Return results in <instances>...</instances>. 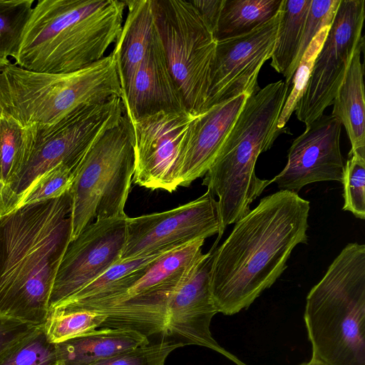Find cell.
Instances as JSON below:
<instances>
[{"label": "cell", "instance_id": "obj_1", "mask_svg": "<svg viewBox=\"0 0 365 365\" xmlns=\"http://www.w3.org/2000/svg\"><path fill=\"white\" fill-rule=\"evenodd\" d=\"M309 202L279 190L264 197L235 223L217 247L210 270V292L218 313L247 309L287 269L294 248L308 241Z\"/></svg>", "mask_w": 365, "mask_h": 365}, {"label": "cell", "instance_id": "obj_2", "mask_svg": "<svg viewBox=\"0 0 365 365\" xmlns=\"http://www.w3.org/2000/svg\"><path fill=\"white\" fill-rule=\"evenodd\" d=\"M71 196L24 205L0 217V314L43 324L71 242Z\"/></svg>", "mask_w": 365, "mask_h": 365}, {"label": "cell", "instance_id": "obj_3", "mask_svg": "<svg viewBox=\"0 0 365 365\" xmlns=\"http://www.w3.org/2000/svg\"><path fill=\"white\" fill-rule=\"evenodd\" d=\"M125 1H36L14 63L27 70L67 73L105 57L123 27Z\"/></svg>", "mask_w": 365, "mask_h": 365}, {"label": "cell", "instance_id": "obj_4", "mask_svg": "<svg viewBox=\"0 0 365 365\" xmlns=\"http://www.w3.org/2000/svg\"><path fill=\"white\" fill-rule=\"evenodd\" d=\"M284 81L267 84L250 96L203 176L217 203L223 229L250 211V205L272 182L255 174L259 155L268 150L278 135L286 133L277 122L288 95Z\"/></svg>", "mask_w": 365, "mask_h": 365}, {"label": "cell", "instance_id": "obj_5", "mask_svg": "<svg viewBox=\"0 0 365 365\" xmlns=\"http://www.w3.org/2000/svg\"><path fill=\"white\" fill-rule=\"evenodd\" d=\"M312 359L365 365V245H346L306 298Z\"/></svg>", "mask_w": 365, "mask_h": 365}, {"label": "cell", "instance_id": "obj_6", "mask_svg": "<svg viewBox=\"0 0 365 365\" xmlns=\"http://www.w3.org/2000/svg\"><path fill=\"white\" fill-rule=\"evenodd\" d=\"M122 98L113 53L67 73L33 71L10 63L0 71V112L23 127L50 128L78 110Z\"/></svg>", "mask_w": 365, "mask_h": 365}, {"label": "cell", "instance_id": "obj_7", "mask_svg": "<svg viewBox=\"0 0 365 365\" xmlns=\"http://www.w3.org/2000/svg\"><path fill=\"white\" fill-rule=\"evenodd\" d=\"M135 171L132 124L124 114L83 157L70 188L71 241L96 220L126 215Z\"/></svg>", "mask_w": 365, "mask_h": 365}, {"label": "cell", "instance_id": "obj_8", "mask_svg": "<svg viewBox=\"0 0 365 365\" xmlns=\"http://www.w3.org/2000/svg\"><path fill=\"white\" fill-rule=\"evenodd\" d=\"M205 240L171 250L153 261L143 274L113 297L78 305L69 309L101 314V327L125 329L146 336L163 334L170 299L179 284L202 257Z\"/></svg>", "mask_w": 365, "mask_h": 365}, {"label": "cell", "instance_id": "obj_9", "mask_svg": "<svg viewBox=\"0 0 365 365\" xmlns=\"http://www.w3.org/2000/svg\"><path fill=\"white\" fill-rule=\"evenodd\" d=\"M123 114L121 98L113 97L83 106L50 128H26L25 163L6 189V214L46 173L62 165L77 168L96 138Z\"/></svg>", "mask_w": 365, "mask_h": 365}, {"label": "cell", "instance_id": "obj_10", "mask_svg": "<svg viewBox=\"0 0 365 365\" xmlns=\"http://www.w3.org/2000/svg\"><path fill=\"white\" fill-rule=\"evenodd\" d=\"M168 65L186 110L201 113L207 98L217 41L192 1L152 0Z\"/></svg>", "mask_w": 365, "mask_h": 365}, {"label": "cell", "instance_id": "obj_11", "mask_svg": "<svg viewBox=\"0 0 365 365\" xmlns=\"http://www.w3.org/2000/svg\"><path fill=\"white\" fill-rule=\"evenodd\" d=\"M364 0H341L315 59L305 91L297 103V119L307 128L333 103L352 56L364 38Z\"/></svg>", "mask_w": 365, "mask_h": 365}, {"label": "cell", "instance_id": "obj_12", "mask_svg": "<svg viewBox=\"0 0 365 365\" xmlns=\"http://www.w3.org/2000/svg\"><path fill=\"white\" fill-rule=\"evenodd\" d=\"M217 200L208 190L200 197L160 212L128 217L120 259L178 247L224 233Z\"/></svg>", "mask_w": 365, "mask_h": 365}, {"label": "cell", "instance_id": "obj_13", "mask_svg": "<svg viewBox=\"0 0 365 365\" xmlns=\"http://www.w3.org/2000/svg\"><path fill=\"white\" fill-rule=\"evenodd\" d=\"M195 115L187 110L160 112L133 122L135 184L151 190L175 191Z\"/></svg>", "mask_w": 365, "mask_h": 365}, {"label": "cell", "instance_id": "obj_14", "mask_svg": "<svg viewBox=\"0 0 365 365\" xmlns=\"http://www.w3.org/2000/svg\"><path fill=\"white\" fill-rule=\"evenodd\" d=\"M128 216L96 220L71 241L53 285L49 311L56 309L120 259Z\"/></svg>", "mask_w": 365, "mask_h": 365}, {"label": "cell", "instance_id": "obj_15", "mask_svg": "<svg viewBox=\"0 0 365 365\" xmlns=\"http://www.w3.org/2000/svg\"><path fill=\"white\" fill-rule=\"evenodd\" d=\"M279 20L280 10L249 34L217 41L203 110L242 93L252 96L259 90L258 74L271 58Z\"/></svg>", "mask_w": 365, "mask_h": 365}, {"label": "cell", "instance_id": "obj_16", "mask_svg": "<svg viewBox=\"0 0 365 365\" xmlns=\"http://www.w3.org/2000/svg\"><path fill=\"white\" fill-rule=\"evenodd\" d=\"M217 239L203 254L173 294L168 307L166 326L163 334L168 340L185 345L208 348L236 365H247L214 339L211 321L218 313L210 292V270Z\"/></svg>", "mask_w": 365, "mask_h": 365}, {"label": "cell", "instance_id": "obj_17", "mask_svg": "<svg viewBox=\"0 0 365 365\" xmlns=\"http://www.w3.org/2000/svg\"><path fill=\"white\" fill-rule=\"evenodd\" d=\"M341 123L322 115L295 138L284 169L272 180L281 190L298 192L305 185L321 181L342 182L345 162L340 149Z\"/></svg>", "mask_w": 365, "mask_h": 365}, {"label": "cell", "instance_id": "obj_18", "mask_svg": "<svg viewBox=\"0 0 365 365\" xmlns=\"http://www.w3.org/2000/svg\"><path fill=\"white\" fill-rule=\"evenodd\" d=\"M121 100L130 122L160 112L187 110L170 71L160 35L148 48Z\"/></svg>", "mask_w": 365, "mask_h": 365}, {"label": "cell", "instance_id": "obj_19", "mask_svg": "<svg viewBox=\"0 0 365 365\" xmlns=\"http://www.w3.org/2000/svg\"><path fill=\"white\" fill-rule=\"evenodd\" d=\"M250 96L240 94L195 115L181 158L180 186L205 175Z\"/></svg>", "mask_w": 365, "mask_h": 365}, {"label": "cell", "instance_id": "obj_20", "mask_svg": "<svg viewBox=\"0 0 365 365\" xmlns=\"http://www.w3.org/2000/svg\"><path fill=\"white\" fill-rule=\"evenodd\" d=\"M125 4L128 14L112 52L116 60L122 95L159 36L152 0H128Z\"/></svg>", "mask_w": 365, "mask_h": 365}, {"label": "cell", "instance_id": "obj_21", "mask_svg": "<svg viewBox=\"0 0 365 365\" xmlns=\"http://www.w3.org/2000/svg\"><path fill=\"white\" fill-rule=\"evenodd\" d=\"M148 344V337L138 331L103 327L57 344L56 348L63 365H90Z\"/></svg>", "mask_w": 365, "mask_h": 365}, {"label": "cell", "instance_id": "obj_22", "mask_svg": "<svg viewBox=\"0 0 365 365\" xmlns=\"http://www.w3.org/2000/svg\"><path fill=\"white\" fill-rule=\"evenodd\" d=\"M364 38L355 48L344 79L333 101L331 115L345 128L351 143L349 153L365 158V100L361 53Z\"/></svg>", "mask_w": 365, "mask_h": 365}, {"label": "cell", "instance_id": "obj_23", "mask_svg": "<svg viewBox=\"0 0 365 365\" xmlns=\"http://www.w3.org/2000/svg\"><path fill=\"white\" fill-rule=\"evenodd\" d=\"M178 247L161 250L133 259L118 260L55 309H68L84 303L107 299L121 293L143 274L153 261Z\"/></svg>", "mask_w": 365, "mask_h": 365}, {"label": "cell", "instance_id": "obj_24", "mask_svg": "<svg viewBox=\"0 0 365 365\" xmlns=\"http://www.w3.org/2000/svg\"><path fill=\"white\" fill-rule=\"evenodd\" d=\"M312 0H283L271 66L292 83L294 65Z\"/></svg>", "mask_w": 365, "mask_h": 365}, {"label": "cell", "instance_id": "obj_25", "mask_svg": "<svg viewBox=\"0 0 365 365\" xmlns=\"http://www.w3.org/2000/svg\"><path fill=\"white\" fill-rule=\"evenodd\" d=\"M283 0H225L212 32L216 41L250 33L279 11Z\"/></svg>", "mask_w": 365, "mask_h": 365}, {"label": "cell", "instance_id": "obj_26", "mask_svg": "<svg viewBox=\"0 0 365 365\" xmlns=\"http://www.w3.org/2000/svg\"><path fill=\"white\" fill-rule=\"evenodd\" d=\"M26 154V128L0 112V178L6 187L23 168Z\"/></svg>", "mask_w": 365, "mask_h": 365}, {"label": "cell", "instance_id": "obj_27", "mask_svg": "<svg viewBox=\"0 0 365 365\" xmlns=\"http://www.w3.org/2000/svg\"><path fill=\"white\" fill-rule=\"evenodd\" d=\"M105 317L88 310L53 309L43 323L48 339L57 344L101 328Z\"/></svg>", "mask_w": 365, "mask_h": 365}, {"label": "cell", "instance_id": "obj_28", "mask_svg": "<svg viewBox=\"0 0 365 365\" xmlns=\"http://www.w3.org/2000/svg\"><path fill=\"white\" fill-rule=\"evenodd\" d=\"M35 0H0V59L18 55Z\"/></svg>", "mask_w": 365, "mask_h": 365}, {"label": "cell", "instance_id": "obj_29", "mask_svg": "<svg viewBox=\"0 0 365 365\" xmlns=\"http://www.w3.org/2000/svg\"><path fill=\"white\" fill-rule=\"evenodd\" d=\"M56 344L47 338L43 324L19 341L0 361V365H58Z\"/></svg>", "mask_w": 365, "mask_h": 365}, {"label": "cell", "instance_id": "obj_30", "mask_svg": "<svg viewBox=\"0 0 365 365\" xmlns=\"http://www.w3.org/2000/svg\"><path fill=\"white\" fill-rule=\"evenodd\" d=\"M329 27L323 28L314 38L299 63L292 80L291 92L287 96L278 119L277 128L279 129L285 127L305 91L315 59L322 46Z\"/></svg>", "mask_w": 365, "mask_h": 365}, {"label": "cell", "instance_id": "obj_31", "mask_svg": "<svg viewBox=\"0 0 365 365\" xmlns=\"http://www.w3.org/2000/svg\"><path fill=\"white\" fill-rule=\"evenodd\" d=\"M344 185L343 210L365 219V158L349 153L341 182Z\"/></svg>", "mask_w": 365, "mask_h": 365}, {"label": "cell", "instance_id": "obj_32", "mask_svg": "<svg viewBox=\"0 0 365 365\" xmlns=\"http://www.w3.org/2000/svg\"><path fill=\"white\" fill-rule=\"evenodd\" d=\"M77 168L59 165L41 176L16 203L14 210L26 204L58 197L69 190Z\"/></svg>", "mask_w": 365, "mask_h": 365}, {"label": "cell", "instance_id": "obj_33", "mask_svg": "<svg viewBox=\"0 0 365 365\" xmlns=\"http://www.w3.org/2000/svg\"><path fill=\"white\" fill-rule=\"evenodd\" d=\"M181 344L164 339L148 344L90 365H165L166 359Z\"/></svg>", "mask_w": 365, "mask_h": 365}, {"label": "cell", "instance_id": "obj_34", "mask_svg": "<svg viewBox=\"0 0 365 365\" xmlns=\"http://www.w3.org/2000/svg\"><path fill=\"white\" fill-rule=\"evenodd\" d=\"M340 1L341 0H312L294 65V73L304 51L314 38L323 28L331 26Z\"/></svg>", "mask_w": 365, "mask_h": 365}, {"label": "cell", "instance_id": "obj_35", "mask_svg": "<svg viewBox=\"0 0 365 365\" xmlns=\"http://www.w3.org/2000/svg\"><path fill=\"white\" fill-rule=\"evenodd\" d=\"M37 326L0 314V361Z\"/></svg>", "mask_w": 365, "mask_h": 365}, {"label": "cell", "instance_id": "obj_36", "mask_svg": "<svg viewBox=\"0 0 365 365\" xmlns=\"http://www.w3.org/2000/svg\"><path fill=\"white\" fill-rule=\"evenodd\" d=\"M192 2L213 32L225 0H194Z\"/></svg>", "mask_w": 365, "mask_h": 365}, {"label": "cell", "instance_id": "obj_37", "mask_svg": "<svg viewBox=\"0 0 365 365\" xmlns=\"http://www.w3.org/2000/svg\"><path fill=\"white\" fill-rule=\"evenodd\" d=\"M6 185L0 178V217L6 214L5 194Z\"/></svg>", "mask_w": 365, "mask_h": 365}, {"label": "cell", "instance_id": "obj_38", "mask_svg": "<svg viewBox=\"0 0 365 365\" xmlns=\"http://www.w3.org/2000/svg\"><path fill=\"white\" fill-rule=\"evenodd\" d=\"M299 365H328L327 364L317 359H312L307 362L300 364Z\"/></svg>", "mask_w": 365, "mask_h": 365}, {"label": "cell", "instance_id": "obj_39", "mask_svg": "<svg viewBox=\"0 0 365 365\" xmlns=\"http://www.w3.org/2000/svg\"><path fill=\"white\" fill-rule=\"evenodd\" d=\"M10 63L9 59H0V71Z\"/></svg>", "mask_w": 365, "mask_h": 365}, {"label": "cell", "instance_id": "obj_40", "mask_svg": "<svg viewBox=\"0 0 365 365\" xmlns=\"http://www.w3.org/2000/svg\"><path fill=\"white\" fill-rule=\"evenodd\" d=\"M58 365H63L61 362H60Z\"/></svg>", "mask_w": 365, "mask_h": 365}]
</instances>
